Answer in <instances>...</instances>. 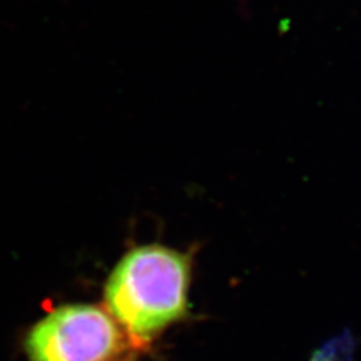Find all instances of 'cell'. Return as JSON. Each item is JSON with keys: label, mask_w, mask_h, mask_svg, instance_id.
<instances>
[{"label": "cell", "mask_w": 361, "mask_h": 361, "mask_svg": "<svg viewBox=\"0 0 361 361\" xmlns=\"http://www.w3.org/2000/svg\"><path fill=\"white\" fill-rule=\"evenodd\" d=\"M193 255L163 244L135 245L104 286L109 314L134 343L149 345L188 314Z\"/></svg>", "instance_id": "cell-1"}, {"label": "cell", "mask_w": 361, "mask_h": 361, "mask_svg": "<svg viewBox=\"0 0 361 361\" xmlns=\"http://www.w3.org/2000/svg\"><path fill=\"white\" fill-rule=\"evenodd\" d=\"M25 349L30 361H109L122 349V333L106 310L66 304L32 326Z\"/></svg>", "instance_id": "cell-2"}]
</instances>
